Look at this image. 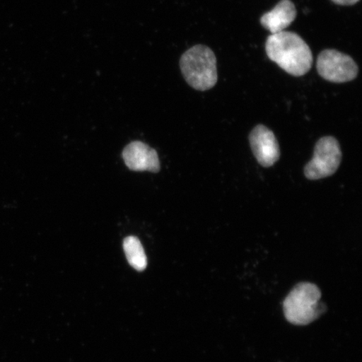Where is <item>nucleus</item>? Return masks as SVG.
Here are the masks:
<instances>
[{
	"label": "nucleus",
	"mask_w": 362,
	"mask_h": 362,
	"mask_svg": "<svg viewBox=\"0 0 362 362\" xmlns=\"http://www.w3.org/2000/svg\"><path fill=\"white\" fill-rule=\"evenodd\" d=\"M334 4L338 6H354V4L358 3L360 0H332Z\"/></svg>",
	"instance_id": "obj_10"
},
{
	"label": "nucleus",
	"mask_w": 362,
	"mask_h": 362,
	"mask_svg": "<svg viewBox=\"0 0 362 362\" xmlns=\"http://www.w3.org/2000/svg\"><path fill=\"white\" fill-rule=\"evenodd\" d=\"M266 52L272 62L293 76L308 74L313 65V54L300 35L282 31L269 36Z\"/></svg>",
	"instance_id": "obj_1"
},
{
	"label": "nucleus",
	"mask_w": 362,
	"mask_h": 362,
	"mask_svg": "<svg viewBox=\"0 0 362 362\" xmlns=\"http://www.w3.org/2000/svg\"><path fill=\"white\" fill-rule=\"evenodd\" d=\"M296 7L291 0H281L273 10L261 18V25L272 35L282 33L296 19Z\"/></svg>",
	"instance_id": "obj_8"
},
{
	"label": "nucleus",
	"mask_w": 362,
	"mask_h": 362,
	"mask_svg": "<svg viewBox=\"0 0 362 362\" xmlns=\"http://www.w3.org/2000/svg\"><path fill=\"white\" fill-rule=\"evenodd\" d=\"M253 155L262 167L273 166L280 158V148L273 131L264 125H257L249 135Z\"/></svg>",
	"instance_id": "obj_6"
},
{
	"label": "nucleus",
	"mask_w": 362,
	"mask_h": 362,
	"mask_svg": "<svg viewBox=\"0 0 362 362\" xmlns=\"http://www.w3.org/2000/svg\"><path fill=\"white\" fill-rule=\"evenodd\" d=\"M124 250L129 264L138 271H143L147 267V257L141 242L137 238L128 237L124 241Z\"/></svg>",
	"instance_id": "obj_9"
},
{
	"label": "nucleus",
	"mask_w": 362,
	"mask_h": 362,
	"mask_svg": "<svg viewBox=\"0 0 362 362\" xmlns=\"http://www.w3.org/2000/svg\"><path fill=\"white\" fill-rule=\"evenodd\" d=\"M342 153L337 139L325 136L316 143L314 156L305 167L308 180H317L332 176L341 165Z\"/></svg>",
	"instance_id": "obj_4"
},
{
	"label": "nucleus",
	"mask_w": 362,
	"mask_h": 362,
	"mask_svg": "<svg viewBox=\"0 0 362 362\" xmlns=\"http://www.w3.org/2000/svg\"><path fill=\"white\" fill-rule=\"evenodd\" d=\"M180 66L185 80L194 89L204 92L215 87L218 76L216 58L211 48L194 45L180 57Z\"/></svg>",
	"instance_id": "obj_2"
},
{
	"label": "nucleus",
	"mask_w": 362,
	"mask_h": 362,
	"mask_svg": "<svg viewBox=\"0 0 362 362\" xmlns=\"http://www.w3.org/2000/svg\"><path fill=\"white\" fill-rule=\"evenodd\" d=\"M317 71L321 78L334 83H344L357 78L359 68L353 59L337 49H325L317 58Z\"/></svg>",
	"instance_id": "obj_5"
},
{
	"label": "nucleus",
	"mask_w": 362,
	"mask_h": 362,
	"mask_svg": "<svg viewBox=\"0 0 362 362\" xmlns=\"http://www.w3.org/2000/svg\"><path fill=\"white\" fill-rule=\"evenodd\" d=\"M321 292L314 284L296 285L284 301V312L288 322L296 325H309L323 314L327 308L320 304Z\"/></svg>",
	"instance_id": "obj_3"
},
{
	"label": "nucleus",
	"mask_w": 362,
	"mask_h": 362,
	"mask_svg": "<svg viewBox=\"0 0 362 362\" xmlns=\"http://www.w3.org/2000/svg\"><path fill=\"white\" fill-rule=\"evenodd\" d=\"M123 158L128 168L134 171H160V160L155 149L146 144L134 141L126 146Z\"/></svg>",
	"instance_id": "obj_7"
}]
</instances>
